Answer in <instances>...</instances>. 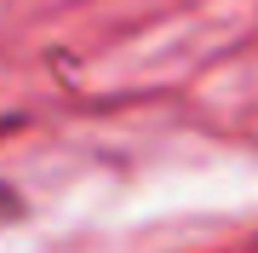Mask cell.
I'll return each mask as SVG.
<instances>
[{
  "label": "cell",
  "mask_w": 258,
  "mask_h": 253,
  "mask_svg": "<svg viewBox=\"0 0 258 253\" xmlns=\"http://www.w3.org/2000/svg\"><path fill=\"white\" fill-rule=\"evenodd\" d=\"M18 219H23V196H18L12 184H0V230L18 225Z\"/></svg>",
  "instance_id": "6da1fadb"
}]
</instances>
